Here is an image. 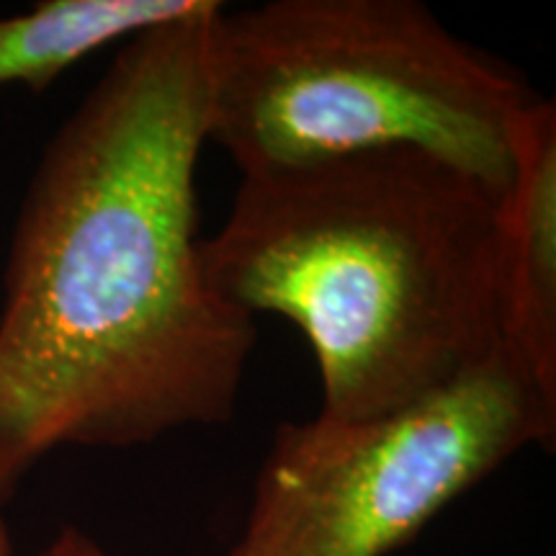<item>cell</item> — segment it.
Returning <instances> with one entry per match:
<instances>
[{
    "label": "cell",
    "mask_w": 556,
    "mask_h": 556,
    "mask_svg": "<svg viewBox=\"0 0 556 556\" xmlns=\"http://www.w3.org/2000/svg\"><path fill=\"white\" fill-rule=\"evenodd\" d=\"M219 5L124 41L34 170L0 309L3 500L60 446L235 415L258 325L208 287L197 193Z\"/></svg>",
    "instance_id": "6da1fadb"
},
{
    "label": "cell",
    "mask_w": 556,
    "mask_h": 556,
    "mask_svg": "<svg viewBox=\"0 0 556 556\" xmlns=\"http://www.w3.org/2000/svg\"><path fill=\"white\" fill-rule=\"evenodd\" d=\"M5 500L0 497V507H3ZM0 556H11V536H9V526H5L3 513H0Z\"/></svg>",
    "instance_id": "ba28073f"
},
{
    "label": "cell",
    "mask_w": 556,
    "mask_h": 556,
    "mask_svg": "<svg viewBox=\"0 0 556 556\" xmlns=\"http://www.w3.org/2000/svg\"><path fill=\"white\" fill-rule=\"evenodd\" d=\"M214 0H45L0 18V90L52 86L88 54L206 11Z\"/></svg>",
    "instance_id": "8992f818"
},
{
    "label": "cell",
    "mask_w": 556,
    "mask_h": 556,
    "mask_svg": "<svg viewBox=\"0 0 556 556\" xmlns=\"http://www.w3.org/2000/svg\"><path fill=\"white\" fill-rule=\"evenodd\" d=\"M554 433L556 405L505 353L392 415L281 422L227 556H387Z\"/></svg>",
    "instance_id": "277c9868"
},
{
    "label": "cell",
    "mask_w": 556,
    "mask_h": 556,
    "mask_svg": "<svg viewBox=\"0 0 556 556\" xmlns=\"http://www.w3.org/2000/svg\"><path fill=\"white\" fill-rule=\"evenodd\" d=\"M500 199L417 150L245 173L204 276L315 353L328 420L405 409L500 356Z\"/></svg>",
    "instance_id": "7a4b0ae2"
},
{
    "label": "cell",
    "mask_w": 556,
    "mask_h": 556,
    "mask_svg": "<svg viewBox=\"0 0 556 556\" xmlns=\"http://www.w3.org/2000/svg\"><path fill=\"white\" fill-rule=\"evenodd\" d=\"M500 201L497 304L505 356L556 405V109L531 99L510 129Z\"/></svg>",
    "instance_id": "5b68a950"
},
{
    "label": "cell",
    "mask_w": 556,
    "mask_h": 556,
    "mask_svg": "<svg viewBox=\"0 0 556 556\" xmlns=\"http://www.w3.org/2000/svg\"><path fill=\"white\" fill-rule=\"evenodd\" d=\"M39 556H111L99 541L90 539L80 528L65 526L50 544L41 548Z\"/></svg>",
    "instance_id": "52a82bcc"
},
{
    "label": "cell",
    "mask_w": 556,
    "mask_h": 556,
    "mask_svg": "<svg viewBox=\"0 0 556 556\" xmlns=\"http://www.w3.org/2000/svg\"><path fill=\"white\" fill-rule=\"evenodd\" d=\"M531 99L415 0H274L208 18L206 142L242 176L400 148L505 199L513 119Z\"/></svg>",
    "instance_id": "3957f363"
}]
</instances>
